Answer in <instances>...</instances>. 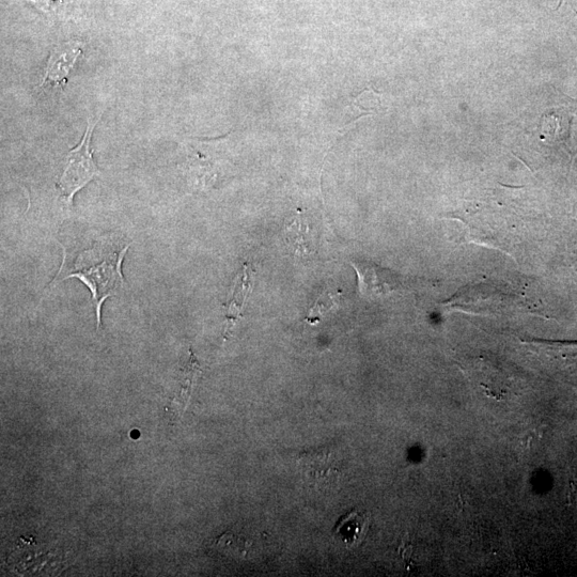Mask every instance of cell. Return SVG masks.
<instances>
[{
  "label": "cell",
  "mask_w": 577,
  "mask_h": 577,
  "mask_svg": "<svg viewBox=\"0 0 577 577\" xmlns=\"http://www.w3.org/2000/svg\"><path fill=\"white\" fill-rule=\"evenodd\" d=\"M452 217L464 224L461 242L492 247L509 256L520 242L518 227L506 215L470 206Z\"/></svg>",
  "instance_id": "cell-1"
},
{
  "label": "cell",
  "mask_w": 577,
  "mask_h": 577,
  "mask_svg": "<svg viewBox=\"0 0 577 577\" xmlns=\"http://www.w3.org/2000/svg\"><path fill=\"white\" fill-rule=\"evenodd\" d=\"M97 122L98 120L95 122L91 119L88 120V126L81 143L69 152L64 174L57 182V187L67 199L68 204H71L77 192L101 175L95 160H93L91 150V138Z\"/></svg>",
  "instance_id": "cell-2"
},
{
  "label": "cell",
  "mask_w": 577,
  "mask_h": 577,
  "mask_svg": "<svg viewBox=\"0 0 577 577\" xmlns=\"http://www.w3.org/2000/svg\"><path fill=\"white\" fill-rule=\"evenodd\" d=\"M299 464L305 479L315 486H331L343 473L342 460L333 447L305 450L299 456Z\"/></svg>",
  "instance_id": "cell-3"
},
{
  "label": "cell",
  "mask_w": 577,
  "mask_h": 577,
  "mask_svg": "<svg viewBox=\"0 0 577 577\" xmlns=\"http://www.w3.org/2000/svg\"><path fill=\"white\" fill-rule=\"evenodd\" d=\"M351 265L358 278V289L366 299H379L405 289V279L376 263L353 260Z\"/></svg>",
  "instance_id": "cell-4"
},
{
  "label": "cell",
  "mask_w": 577,
  "mask_h": 577,
  "mask_svg": "<svg viewBox=\"0 0 577 577\" xmlns=\"http://www.w3.org/2000/svg\"><path fill=\"white\" fill-rule=\"evenodd\" d=\"M82 52V45L76 42L57 46L50 57L48 67H46L43 85L66 83L69 72L73 69Z\"/></svg>",
  "instance_id": "cell-5"
},
{
  "label": "cell",
  "mask_w": 577,
  "mask_h": 577,
  "mask_svg": "<svg viewBox=\"0 0 577 577\" xmlns=\"http://www.w3.org/2000/svg\"><path fill=\"white\" fill-rule=\"evenodd\" d=\"M284 241L295 258L307 259L314 256V238L301 211L286 224Z\"/></svg>",
  "instance_id": "cell-6"
},
{
  "label": "cell",
  "mask_w": 577,
  "mask_h": 577,
  "mask_svg": "<svg viewBox=\"0 0 577 577\" xmlns=\"http://www.w3.org/2000/svg\"><path fill=\"white\" fill-rule=\"evenodd\" d=\"M368 514L352 510L341 517L335 526V534L349 547L361 543L368 533Z\"/></svg>",
  "instance_id": "cell-7"
},
{
  "label": "cell",
  "mask_w": 577,
  "mask_h": 577,
  "mask_svg": "<svg viewBox=\"0 0 577 577\" xmlns=\"http://www.w3.org/2000/svg\"><path fill=\"white\" fill-rule=\"evenodd\" d=\"M254 286V272L249 269V265H244L242 273L238 277L235 295L229 304L228 320L229 327L235 325L236 321L242 314L245 303L251 294Z\"/></svg>",
  "instance_id": "cell-8"
},
{
  "label": "cell",
  "mask_w": 577,
  "mask_h": 577,
  "mask_svg": "<svg viewBox=\"0 0 577 577\" xmlns=\"http://www.w3.org/2000/svg\"><path fill=\"white\" fill-rule=\"evenodd\" d=\"M340 299V292H324L319 296L314 306L310 308L305 322L310 325L318 324L327 314L330 313V311L338 307Z\"/></svg>",
  "instance_id": "cell-9"
},
{
  "label": "cell",
  "mask_w": 577,
  "mask_h": 577,
  "mask_svg": "<svg viewBox=\"0 0 577 577\" xmlns=\"http://www.w3.org/2000/svg\"><path fill=\"white\" fill-rule=\"evenodd\" d=\"M568 257L575 282L577 283V232L568 244Z\"/></svg>",
  "instance_id": "cell-10"
},
{
  "label": "cell",
  "mask_w": 577,
  "mask_h": 577,
  "mask_svg": "<svg viewBox=\"0 0 577 577\" xmlns=\"http://www.w3.org/2000/svg\"><path fill=\"white\" fill-rule=\"evenodd\" d=\"M571 3L573 4V6L575 7L577 5V0H571Z\"/></svg>",
  "instance_id": "cell-11"
}]
</instances>
